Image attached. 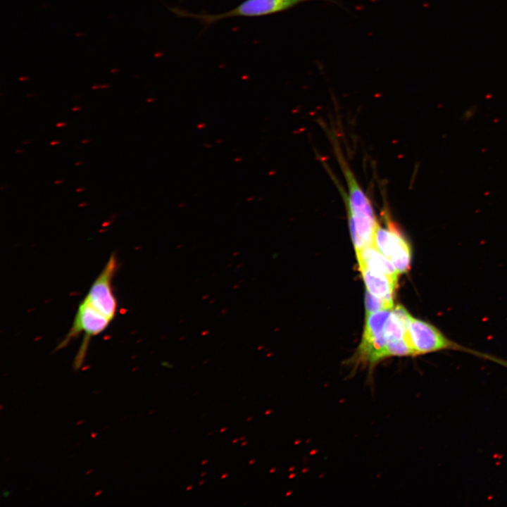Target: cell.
Wrapping results in <instances>:
<instances>
[{
  "instance_id": "cell-17",
  "label": "cell",
  "mask_w": 507,
  "mask_h": 507,
  "mask_svg": "<svg viewBox=\"0 0 507 507\" xmlns=\"http://www.w3.org/2000/svg\"><path fill=\"white\" fill-rule=\"evenodd\" d=\"M63 182V180L58 179V180H56L54 183V184L58 185V184H62Z\"/></svg>"
},
{
  "instance_id": "cell-24",
  "label": "cell",
  "mask_w": 507,
  "mask_h": 507,
  "mask_svg": "<svg viewBox=\"0 0 507 507\" xmlns=\"http://www.w3.org/2000/svg\"><path fill=\"white\" fill-rule=\"evenodd\" d=\"M4 188H7V187L2 186V187H1V189H4Z\"/></svg>"
},
{
  "instance_id": "cell-22",
  "label": "cell",
  "mask_w": 507,
  "mask_h": 507,
  "mask_svg": "<svg viewBox=\"0 0 507 507\" xmlns=\"http://www.w3.org/2000/svg\"><path fill=\"white\" fill-rule=\"evenodd\" d=\"M31 142L30 140H25L23 142V144H30Z\"/></svg>"
},
{
  "instance_id": "cell-6",
  "label": "cell",
  "mask_w": 507,
  "mask_h": 507,
  "mask_svg": "<svg viewBox=\"0 0 507 507\" xmlns=\"http://www.w3.org/2000/svg\"><path fill=\"white\" fill-rule=\"evenodd\" d=\"M111 322L110 319L83 299L79 305L73 326L61 346L67 344L70 339L82 332L85 333L87 339L95 336L105 330Z\"/></svg>"
},
{
  "instance_id": "cell-13",
  "label": "cell",
  "mask_w": 507,
  "mask_h": 507,
  "mask_svg": "<svg viewBox=\"0 0 507 507\" xmlns=\"http://www.w3.org/2000/svg\"><path fill=\"white\" fill-rule=\"evenodd\" d=\"M392 313L401 325L407 330L411 315L406 309L403 306L399 305L393 309Z\"/></svg>"
},
{
  "instance_id": "cell-10",
  "label": "cell",
  "mask_w": 507,
  "mask_h": 507,
  "mask_svg": "<svg viewBox=\"0 0 507 507\" xmlns=\"http://www.w3.org/2000/svg\"><path fill=\"white\" fill-rule=\"evenodd\" d=\"M390 356H415V354L403 339L387 342L385 348V358Z\"/></svg>"
},
{
  "instance_id": "cell-23",
  "label": "cell",
  "mask_w": 507,
  "mask_h": 507,
  "mask_svg": "<svg viewBox=\"0 0 507 507\" xmlns=\"http://www.w3.org/2000/svg\"><path fill=\"white\" fill-rule=\"evenodd\" d=\"M86 204H87L86 203H82V204H80V206H85Z\"/></svg>"
},
{
  "instance_id": "cell-4",
  "label": "cell",
  "mask_w": 507,
  "mask_h": 507,
  "mask_svg": "<svg viewBox=\"0 0 507 507\" xmlns=\"http://www.w3.org/2000/svg\"><path fill=\"white\" fill-rule=\"evenodd\" d=\"M373 245L392 263L399 273H406L410 269L411 246L389 220L387 228L377 224Z\"/></svg>"
},
{
  "instance_id": "cell-16",
  "label": "cell",
  "mask_w": 507,
  "mask_h": 507,
  "mask_svg": "<svg viewBox=\"0 0 507 507\" xmlns=\"http://www.w3.org/2000/svg\"><path fill=\"white\" fill-rule=\"evenodd\" d=\"M81 109H82V107H80V106H74L71 108L72 111H73V112L79 111Z\"/></svg>"
},
{
  "instance_id": "cell-21",
  "label": "cell",
  "mask_w": 507,
  "mask_h": 507,
  "mask_svg": "<svg viewBox=\"0 0 507 507\" xmlns=\"http://www.w3.org/2000/svg\"><path fill=\"white\" fill-rule=\"evenodd\" d=\"M25 150L23 149H18L15 150V153L20 154L23 153Z\"/></svg>"
},
{
  "instance_id": "cell-5",
  "label": "cell",
  "mask_w": 507,
  "mask_h": 507,
  "mask_svg": "<svg viewBox=\"0 0 507 507\" xmlns=\"http://www.w3.org/2000/svg\"><path fill=\"white\" fill-rule=\"evenodd\" d=\"M117 268V258L113 254L84 299L111 321L118 310V303L112 287V280Z\"/></svg>"
},
{
  "instance_id": "cell-20",
  "label": "cell",
  "mask_w": 507,
  "mask_h": 507,
  "mask_svg": "<svg viewBox=\"0 0 507 507\" xmlns=\"http://www.w3.org/2000/svg\"><path fill=\"white\" fill-rule=\"evenodd\" d=\"M83 163H84L83 161H80L75 162V163H74V165H75V166H79V165H83Z\"/></svg>"
},
{
  "instance_id": "cell-3",
  "label": "cell",
  "mask_w": 507,
  "mask_h": 507,
  "mask_svg": "<svg viewBox=\"0 0 507 507\" xmlns=\"http://www.w3.org/2000/svg\"><path fill=\"white\" fill-rule=\"evenodd\" d=\"M337 158L348 188V196H344L346 198L349 221L359 231L370 230L377 224L371 202L342 157L338 155Z\"/></svg>"
},
{
  "instance_id": "cell-2",
  "label": "cell",
  "mask_w": 507,
  "mask_h": 507,
  "mask_svg": "<svg viewBox=\"0 0 507 507\" xmlns=\"http://www.w3.org/2000/svg\"><path fill=\"white\" fill-rule=\"evenodd\" d=\"M403 339L413 351L415 356L442 350H456L470 353L473 351L453 342L430 323L412 316Z\"/></svg>"
},
{
  "instance_id": "cell-18",
  "label": "cell",
  "mask_w": 507,
  "mask_h": 507,
  "mask_svg": "<svg viewBox=\"0 0 507 507\" xmlns=\"http://www.w3.org/2000/svg\"><path fill=\"white\" fill-rule=\"evenodd\" d=\"M91 142L90 139H84L81 141V143L83 144H88Z\"/></svg>"
},
{
  "instance_id": "cell-9",
  "label": "cell",
  "mask_w": 507,
  "mask_h": 507,
  "mask_svg": "<svg viewBox=\"0 0 507 507\" xmlns=\"http://www.w3.org/2000/svg\"><path fill=\"white\" fill-rule=\"evenodd\" d=\"M391 312V309H384L367 314L363 336H370L384 332V325Z\"/></svg>"
},
{
  "instance_id": "cell-15",
  "label": "cell",
  "mask_w": 507,
  "mask_h": 507,
  "mask_svg": "<svg viewBox=\"0 0 507 507\" xmlns=\"http://www.w3.org/2000/svg\"><path fill=\"white\" fill-rule=\"evenodd\" d=\"M60 143H61V142H60L59 140H53V141H51V142H50L49 144H50L51 146H55V145L59 144Z\"/></svg>"
},
{
  "instance_id": "cell-1",
  "label": "cell",
  "mask_w": 507,
  "mask_h": 507,
  "mask_svg": "<svg viewBox=\"0 0 507 507\" xmlns=\"http://www.w3.org/2000/svg\"><path fill=\"white\" fill-rule=\"evenodd\" d=\"M312 0H245L233 9L220 14H194L180 9L171 11L180 17L191 18L209 25L232 17H259L283 12L300 4Z\"/></svg>"
},
{
  "instance_id": "cell-8",
  "label": "cell",
  "mask_w": 507,
  "mask_h": 507,
  "mask_svg": "<svg viewBox=\"0 0 507 507\" xmlns=\"http://www.w3.org/2000/svg\"><path fill=\"white\" fill-rule=\"evenodd\" d=\"M363 279L368 291L374 296L393 301V295L396 282L387 275L359 265Z\"/></svg>"
},
{
  "instance_id": "cell-14",
  "label": "cell",
  "mask_w": 507,
  "mask_h": 507,
  "mask_svg": "<svg viewBox=\"0 0 507 507\" xmlns=\"http://www.w3.org/2000/svg\"><path fill=\"white\" fill-rule=\"evenodd\" d=\"M66 125H67V123L65 122V121H60V122H58V123L56 124V127H58V128H61V127H65V126H66Z\"/></svg>"
},
{
  "instance_id": "cell-19",
  "label": "cell",
  "mask_w": 507,
  "mask_h": 507,
  "mask_svg": "<svg viewBox=\"0 0 507 507\" xmlns=\"http://www.w3.org/2000/svg\"><path fill=\"white\" fill-rule=\"evenodd\" d=\"M84 190H85L84 187H79L76 188L75 192H82Z\"/></svg>"
},
{
  "instance_id": "cell-12",
  "label": "cell",
  "mask_w": 507,
  "mask_h": 507,
  "mask_svg": "<svg viewBox=\"0 0 507 507\" xmlns=\"http://www.w3.org/2000/svg\"><path fill=\"white\" fill-rule=\"evenodd\" d=\"M365 305L367 314L384 309H392L394 302L389 301L370 294L368 291L365 292Z\"/></svg>"
},
{
  "instance_id": "cell-11",
  "label": "cell",
  "mask_w": 507,
  "mask_h": 507,
  "mask_svg": "<svg viewBox=\"0 0 507 507\" xmlns=\"http://www.w3.org/2000/svg\"><path fill=\"white\" fill-rule=\"evenodd\" d=\"M406 331V330L401 325L391 312V314L384 327V334L387 339V342L390 340L403 339Z\"/></svg>"
},
{
  "instance_id": "cell-7",
  "label": "cell",
  "mask_w": 507,
  "mask_h": 507,
  "mask_svg": "<svg viewBox=\"0 0 507 507\" xmlns=\"http://www.w3.org/2000/svg\"><path fill=\"white\" fill-rule=\"evenodd\" d=\"M356 253L359 265H363L373 270L381 273L397 283L399 273L392 263L379 251L373 244L356 250Z\"/></svg>"
}]
</instances>
